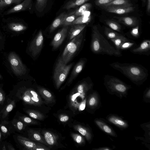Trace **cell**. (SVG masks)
Here are the masks:
<instances>
[{
	"mask_svg": "<svg viewBox=\"0 0 150 150\" xmlns=\"http://www.w3.org/2000/svg\"><path fill=\"white\" fill-rule=\"evenodd\" d=\"M110 65L136 83L143 82L147 79L148 76V70L141 64L135 63L115 62L110 64Z\"/></svg>",
	"mask_w": 150,
	"mask_h": 150,
	"instance_id": "1",
	"label": "cell"
},
{
	"mask_svg": "<svg viewBox=\"0 0 150 150\" xmlns=\"http://www.w3.org/2000/svg\"><path fill=\"white\" fill-rule=\"evenodd\" d=\"M90 47L92 52L96 54H107L117 57L122 55L120 51L110 44L96 25H93L92 28Z\"/></svg>",
	"mask_w": 150,
	"mask_h": 150,
	"instance_id": "2",
	"label": "cell"
},
{
	"mask_svg": "<svg viewBox=\"0 0 150 150\" xmlns=\"http://www.w3.org/2000/svg\"><path fill=\"white\" fill-rule=\"evenodd\" d=\"M84 38L83 32L74 38L66 47L61 57L63 62L67 64L78 51Z\"/></svg>",
	"mask_w": 150,
	"mask_h": 150,
	"instance_id": "3",
	"label": "cell"
},
{
	"mask_svg": "<svg viewBox=\"0 0 150 150\" xmlns=\"http://www.w3.org/2000/svg\"><path fill=\"white\" fill-rule=\"evenodd\" d=\"M72 65V64L67 65L64 63L61 57L58 59L53 74V79L57 88L65 80Z\"/></svg>",
	"mask_w": 150,
	"mask_h": 150,
	"instance_id": "4",
	"label": "cell"
},
{
	"mask_svg": "<svg viewBox=\"0 0 150 150\" xmlns=\"http://www.w3.org/2000/svg\"><path fill=\"white\" fill-rule=\"evenodd\" d=\"M13 137L16 145L20 149L30 150H49L50 149L40 143L35 142L29 138L16 134Z\"/></svg>",
	"mask_w": 150,
	"mask_h": 150,
	"instance_id": "5",
	"label": "cell"
},
{
	"mask_svg": "<svg viewBox=\"0 0 150 150\" xmlns=\"http://www.w3.org/2000/svg\"><path fill=\"white\" fill-rule=\"evenodd\" d=\"M8 57L12 69L16 75L21 76L25 74V67L17 54L12 52L9 54Z\"/></svg>",
	"mask_w": 150,
	"mask_h": 150,
	"instance_id": "6",
	"label": "cell"
},
{
	"mask_svg": "<svg viewBox=\"0 0 150 150\" xmlns=\"http://www.w3.org/2000/svg\"><path fill=\"white\" fill-rule=\"evenodd\" d=\"M105 83L109 87H113L116 91L123 92L127 89V86L122 81L116 77L109 75L104 77Z\"/></svg>",
	"mask_w": 150,
	"mask_h": 150,
	"instance_id": "7",
	"label": "cell"
},
{
	"mask_svg": "<svg viewBox=\"0 0 150 150\" xmlns=\"http://www.w3.org/2000/svg\"><path fill=\"white\" fill-rule=\"evenodd\" d=\"M43 43V37L42 31L40 30L33 40L29 48L32 56L35 57L40 52Z\"/></svg>",
	"mask_w": 150,
	"mask_h": 150,
	"instance_id": "8",
	"label": "cell"
},
{
	"mask_svg": "<svg viewBox=\"0 0 150 150\" xmlns=\"http://www.w3.org/2000/svg\"><path fill=\"white\" fill-rule=\"evenodd\" d=\"M101 7L106 11L118 14H123L132 12L134 11L132 6H102Z\"/></svg>",
	"mask_w": 150,
	"mask_h": 150,
	"instance_id": "9",
	"label": "cell"
},
{
	"mask_svg": "<svg viewBox=\"0 0 150 150\" xmlns=\"http://www.w3.org/2000/svg\"><path fill=\"white\" fill-rule=\"evenodd\" d=\"M0 131L4 140L9 136L11 134H15L16 132L11 121H9L8 120L0 121Z\"/></svg>",
	"mask_w": 150,
	"mask_h": 150,
	"instance_id": "10",
	"label": "cell"
},
{
	"mask_svg": "<svg viewBox=\"0 0 150 150\" xmlns=\"http://www.w3.org/2000/svg\"><path fill=\"white\" fill-rule=\"evenodd\" d=\"M68 26H64L54 35L51 44L54 49L58 48L64 40L68 32Z\"/></svg>",
	"mask_w": 150,
	"mask_h": 150,
	"instance_id": "11",
	"label": "cell"
},
{
	"mask_svg": "<svg viewBox=\"0 0 150 150\" xmlns=\"http://www.w3.org/2000/svg\"><path fill=\"white\" fill-rule=\"evenodd\" d=\"M16 103L14 100L8 97L6 104L0 111V120H7L9 114L14 108Z\"/></svg>",
	"mask_w": 150,
	"mask_h": 150,
	"instance_id": "12",
	"label": "cell"
},
{
	"mask_svg": "<svg viewBox=\"0 0 150 150\" xmlns=\"http://www.w3.org/2000/svg\"><path fill=\"white\" fill-rule=\"evenodd\" d=\"M150 50V40H145L143 41L137 47L133 49L131 52L135 54L148 55Z\"/></svg>",
	"mask_w": 150,
	"mask_h": 150,
	"instance_id": "13",
	"label": "cell"
},
{
	"mask_svg": "<svg viewBox=\"0 0 150 150\" xmlns=\"http://www.w3.org/2000/svg\"><path fill=\"white\" fill-rule=\"evenodd\" d=\"M86 59H82L80 60L75 66L70 77L67 83V85L69 86L77 76L82 71L86 62Z\"/></svg>",
	"mask_w": 150,
	"mask_h": 150,
	"instance_id": "14",
	"label": "cell"
},
{
	"mask_svg": "<svg viewBox=\"0 0 150 150\" xmlns=\"http://www.w3.org/2000/svg\"><path fill=\"white\" fill-rule=\"evenodd\" d=\"M32 0H24L22 3L17 4L9 10L7 14L30 9L32 6Z\"/></svg>",
	"mask_w": 150,
	"mask_h": 150,
	"instance_id": "15",
	"label": "cell"
},
{
	"mask_svg": "<svg viewBox=\"0 0 150 150\" xmlns=\"http://www.w3.org/2000/svg\"><path fill=\"white\" fill-rule=\"evenodd\" d=\"M87 24H77L71 25L69 32L68 37L69 40H71L80 33L84 29Z\"/></svg>",
	"mask_w": 150,
	"mask_h": 150,
	"instance_id": "16",
	"label": "cell"
},
{
	"mask_svg": "<svg viewBox=\"0 0 150 150\" xmlns=\"http://www.w3.org/2000/svg\"><path fill=\"white\" fill-rule=\"evenodd\" d=\"M119 22L130 27H135L138 24L137 18L134 17H116Z\"/></svg>",
	"mask_w": 150,
	"mask_h": 150,
	"instance_id": "17",
	"label": "cell"
},
{
	"mask_svg": "<svg viewBox=\"0 0 150 150\" xmlns=\"http://www.w3.org/2000/svg\"><path fill=\"white\" fill-rule=\"evenodd\" d=\"M27 132L28 138L31 140L47 144L44 137L39 132L30 129L27 130Z\"/></svg>",
	"mask_w": 150,
	"mask_h": 150,
	"instance_id": "18",
	"label": "cell"
},
{
	"mask_svg": "<svg viewBox=\"0 0 150 150\" xmlns=\"http://www.w3.org/2000/svg\"><path fill=\"white\" fill-rule=\"evenodd\" d=\"M67 14L65 12L62 13L50 25V32H53L58 27L61 25L64 20L67 16Z\"/></svg>",
	"mask_w": 150,
	"mask_h": 150,
	"instance_id": "19",
	"label": "cell"
},
{
	"mask_svg": "<svg viewBox=\"0 0 150 150\" xmlns=\"http://www.w3.org/2000/svg\"><path fill=\"white\" fill-rule=\"evenodd\" d=\"M37 89L39 93L47 103H51L55 102L53 96L47 90L39 86L37 87Z\"/></svg>",
	"mask_w": 150,
	"mask_h": 150,
	"instance_id": "20",
	"label": "cell"
},
{
	"mask_svg": "<svg viewBox=\"0 0 150 150\" xmlns=\"http://www.w3.org/2000/svg\"><path fill=\"white\" fill-rule=\"evenodd\" d=\"M11 121L15 131L19 133H23L27 125L22 121L15 117H14Z\"/></svg>",
	"mask_w": 150,
	"mask_h": 150,
	"instance_id": "21",
	"label": "cell"
},
{
	"mask_svg": "<svg viewBox=\"0 0 150 150\" xmlns=\"http://www.w3.org/2000/svg\"><path fill=\"white\" fill-rule=\"evenodd\" d=\"M43 134L47 144L53 146L56 144L57 137L54 134L50 131H45L43 132Z\"/></svg>",
	"mask_w": 150,
	"mask_h": 150,
	"instance_id": "22",
	"label": "cell"
},
{
	"mask_svg": "<svg viewBox=\"0 0 150 150\" xmlns=\"http://www.w3.org/2000/svg\"><path fill=\"white\" fill-rule=\"evenodd\" d=\"M92 7V4L89 3H86L82 5L76 10L69 13L68 15H74L78 16H82L85 11H88Z\"/></svg>",
	"mask_w": 150,
	"mask_h": 150,
	"instance_id": "23",
	"label": "cell"
},
{
	"mask_svg": "<svg viewBox=\"0 0 150 150\" xmlns=\"http://www.w3.org/2000/svg\"><path fill=\"white\" fill-rule=\"evenodd\" d=\"M19 120L22 121L27 125H36L38 124L37 121L17 111L14 117Z\"/></svg>",
	"mask_w": 150,
	"mask_h": 150,
	"instance_id": "24",
	"label": "cell"
},
{
	"mask_svg": "<svg viewBox=\"0 0 150 150\" xmlns=\"http://www.w3.org/2000/svg\"><path fill=\"white\" fill-rule=\"evenodd\" d=\"M89 0H70L67 2L63 8L69 10L83 4Z\"/></svg>",
	"mask_w": 150,
	"mask_h": 150,
	"instance_id": "25",
	"label": "cell"
},
{
	"mask_svg": "<svg viewBox=\"0 0 150 150\" xmlns=\"http://www.w3.org/2000/svg\"><path fill=\"white\" fill-rule=\"evenodd\" d=\"M132 5L133 4L130 2L129 0H114L107 4L101 6V7Z\"/></svg>",
	"mask_w": 150,
	"mask_h": 150,
	"instance_id": "26",
	"label": "cell"
},
{
	"mask_svg": "<svg viewBox=\"0 0 150 150\" xmlns=\"http://www.w3.org/2000/svg\"><path fill=\"white\" fill-rule=\"evenodd\" d=\"M24 111L31 118L34 119L42 120L45 118L44 115L37 111L29 109L24 110Z\"/></svg>",
	"mask_w": 150,
	"mask_h": 150,
	"instance_id": "27",
	"label": "cell"
},
{
	"mask_svg": "<svg viewBox=\"0 0 150 150\" xmlns=\"http://www.w3.org/2000/svg\"><path fill=\"white\" fill-rule=\"evenodd\" d=\"M114 44L115 48L118 51H120V48L122 45L128 40L122 35L114 39L110 40Z\"/></svg>",
	"mask_w": 150,
	"mask_h": 150,
	"instance_id": "28",
	"label": "cell"
},
{
	"mask_svg": "<svg viewBox=\"0 0 150 150\" xmlns=\"http://www.w3.org/2000/svg\"><path fill=\"white\" fill-rule=\"evenodd\" d=\"M104 33L107 38L110 40L122 35L106 27H105L104 28Z\"/></svg>",
	"mask_w": 150,
	"mask_h": 150,
	"instance_id": "29",
	"label": "cell"
},
{
	"mask_svg": "<svg viewBox=\"0 0 150 150\" xmlns=\"http://www.w3.org/2000/svg\"><path fill=\"white\" fill-rule=\"evenodd\" d=\"M8 27L11 30L15 32L21 31L27 29V27L23 24L16 23H10Z\"/></svg>",
	"mask_w": 150,
	"mask_h": 150,
	"instance_id": "30",
	"label": "cell"
},
{
	"mask_svg": "<svg viewBox=\"0 0 150 150\" xmlns=\"http://www.w3.org/2000/svg\"><path fill=\"white\" fill-rule=\"evenodd\" d=\"M91 19V17L90 16H81L78 17L71 25L74 24H87L90 21Z\"/></svg>",
	"mask_w": 150,
	"mask_h": 150,
	"instance_id": "31",
	"label": "cell"
},
{
	"mask_svg": "<svg viewBox=\"0 0 150 150\" xmlns=\"http://www.w3.org/2000/svg\"><path fill=\"white\" fill-rule=\"evenodd\" d=\"M106 24L110 29L117 32H121L122 31L121 25L117 22L110 20H107L105 21Z\"/></svg>",
	"mask_w": 150,
	"mask_h": 150,
	"instance_id": "32",
	"label": "cell"
},
{
	"mask_svg": "<svg viewBox=\"0 0 150 150\" xmlns=\"http://www.w3.org/2000/svg\"><path fill=\"white\" fill-rule=\"evenodd\" d=\"M91 83L88 84L86 81H84L78 85L75 88V91L81 94H83Z\"/></svg>",
	"mask_w": 150,
	"mask_h": 150,
	"instance_id": "33",
	"label": "cell"
},
{
	"mask_svg": "<svg viewBox=\"0 0 150 150\" xmlns=\"http://www.w3.org/2000/svg\"><path fill=\"white\" fill-rule=\"evenodd\" d=\"M78 17L74 15H67L64 20L61 26H66L71 25L72 23Z\"/></svg>",
	"mask_w": 150,
	"mask_h": 150,
	"instance_id": "34",
	"label": "cell"
},
{
	"mask_svg": "<svg viewBox=\"0 0 150 150\" xmlns=\"http://www.w3.org/2000/svg\"><path fill=\"white\" fill-rule=\"evenodd\" d=\"M23 0H0V8L12 4H18Z\"/></svg>",
	"mask_w": 150,
	"mask_h": 150,
	"instance_id": "35",
	"label": "cell"
},
{
	"mask_svg": "<svg viewBox=\"0 0 150 150\" xmlns=\"http://www.w3.org/2000/svg\"><path fill=\"white\" fill-rule=\"evenodd\" d=\"M74 128L75 130L79 132L83 136L86 137H88V133L87 131L82 126L79 125H74Z\"/></svg>",
	"mask_w": 150,
	"mask_h": 150,
	"instance_id": "36",
	"label": "cell"
},
{
	"mask_svg": "<svg viewBox=\"0 0 150 150\" xmlns=\"http://www.w3.org/2000/svg\"><path fill=\"white\" fill-rule=\"evenodd\" d=\"M47 0H36V6L37 9L39 11H42L47 4Z\"/></svg>",
	"mask_w": 150,
	"mask_h": 150,
	"instance_id": "37",
	"label": "cell"
},
{
	"mask_svg": "<svg viewBox=\"0 0 150 150\" xmlns=\"http://www.w3.org/2000/svg\"><path fill=\"white\" fill-rule=\"evenodd\" d=\"M135 43L129 41V40L124 42L121 45L120 50H125L131 48L135 45Z\"/></svg>",
	"mask_w": 150,
	"mask_h": 150,
	"instance_id": "38",
	"label": "cell"
},
{
	"mask_svg": "<svg viewBox=\"0 0 150 150\" xmlns=\"http://www.w3.org/2000/svg\"><path fill=\"white\" fill-rule=\"evenodd\" d=\"M71 137L74 141L77 143L80 144L83 142V137L79 134L72 133L71 134Z\"/></svg>",
	"mask_w": 150,
	"mask_h": 150,
	"instance_id": "39",
	"label": "cell"
},
{
	"mask_svg": "<svg viewBox=\"0 0 150 150\" xmlns=\"http://www.w3.org/2000/svg\"><path fill=\"white\" fill-rule=\"evenodd\" d=\"M6 99V96L4 92L0 87V108H2L4 106Z\"/></svg>",
	"mask_w": 150,
	"mask_h": 150,
	"instance_id": "40",
	"label": "cell"
},
{
	"mask_svg": "<svg viewBox=\"0 0 150 150\" xmlns=\"http://www.w3.org/2000/svg\"><path fill=\"white\" fill-rule=\"evenodd\" d=\"M139 28L138 24L132 28L130 32V33L133 37L136 38L138 37L139 35Z\"/></svg>",
	"mask_w": 150,
	"mask_h": 150,
	"instance_id": "41",
	"label": "cell"
},
{
	"mask_svg": "<svg viewBox=\"0 0 150 150\" xmlns=\"http://www.w3.org/2000/svg\"><path fill=\"white\" fill-rule=\"evenodd\" d=\"M114 0H96L95 1V4L98 6H101L107 4Z\"/></svg>",
	"mask_w": 150,
	"mask_h": 150,
	"instance_id": "42",
	"label": "cell"
},
{
	"mask_svg": "<svg viewBox=\"0 0 150 150\" xmlns=\"http://www.w3.org/2000/svg\"><path fill=\"white\" fill-rule=\"evenodd\" d=\"M59 119L60 121L62 122H65L67 121L69 119V117L66 115L62 114L61 115Z\"/></svg>",
	"mask_w": 150,
	"mask_h": 150,
	"instance_id": "43",
	"label": "cell"
},
{
	"mask_svg": "<svg viewBox=\"0 0 150 150\" xmlns=\"http://www.w3.org/2000/svg\"><path fill=\"white\" fill-rule=\"evenodd\" d=\"M86 100L85 99L79 105V111L83 110L86 107Z\"/></svg>",
	"mask_w": 150,
	"mask_h": 150,
	"instance_id": "44",
	"label": "cell"
},
{
	"mask_svg": "<svg viewBox=\"0 0 150 150\" xmlns=\"http://www.w3.org/2000/svg\"><path fill=\"white\" fill-rule=\"evenodd\" d=\"M96 102V100L93 97L91 98L89 101V104L90 106L94 105Z\"/></svg>",
	"mask_w": 150,
	"mask_h": 150,
	"instance_id": "45",
	"label": "cell"
},
{
	"mask_svg": "<svg viewBox=\"0 0 150 150\" xmlns=\"http://www.w3.org/2000/svg\"><path fill=\"white\" fill-rule=\"evenodd\" d=\"M104 131L106 133H111L112 131L111 129L108 126L105 125L103 127Z\"/></svg>",
	"mask_w": 150,
	"mask_h": 150,
	"instance_id": "46",
	"label": "cell"
},
{
	"mask_svg": "<svg viewBox=\"0 0 150 150\" xmlns=\"http://www.w3.org/2000/svg\"><path fill=\"white\" fill-rule=\"evenodd\" d=\"M115 123L120 125H123L125 124V122L122 121L118 119H115L114 120Z\"/></svg>",
	"mask_w": 150,
	"mask_h": 150,
	"instance_id": "47",
	"label": "cell"
},
{
	"mask_svg": "<svg viewBox=\"0 0 150 150\" xmlns=\"http://www.w3.org/2000/svg\"><path fill=\"white\" fill-rule=\"evenodd\" d=\"M6 147L7 150H15L16 149L13 147L12 145L10 143H6Z\"/></svg>",
	"mask_w": 150,
	"mask_h": 150,
	"instance_id": "48",
	"label": "cell"
},
{
	"mask_svg": "<svg viewBox=\"0 0 150 150\" xmlns=\"http://www.w3.org/2000/svg\"><path fill=\"white\" fill-rule=\"evenodd\" d=\"M146 9L147 12L149 13L150 11V0H147Z\"/></svg>",
	"mask_w": 150,
	"mask_h": 150,
	"instance_id": "49",
	"label": "cell"
},
{
	"mask_svg": "<svg viewBox=\"0 0 150 150\" xmlns=\"http://www.w3.org/2000/svg\"><path fill=\"white\" fill-rule=\"evenodd\" d=\"M4 140L3 137V136L1 134V133L0 131V148L1 147H1L2 143V140Z\"/></svg>",
	"mask_w": 150,
	"mask_h": 150,
	"instance_id": "50",
	"label": "cell"
},
{
	"mask_svg": "<svg viewBox=\"0 0 150 150\" xmlns=\"http://www.w3.org/2000/svg\"><path fill=\"white\" fill-rule=\"evenodd\" d=\"M146 0H142V3H144L146 2Z\"/></svg>",
	"mask_w": 150,
	"mask_h": 150,
	"instance_id": "51",
	"label": "cell"
},
{
	"mask_svg": "<svg viewBox=\"0 0 150 150\" xmlns=\"http://www.w3.org/2000/svg\"><path fill=\"white\" fill-rule=\"evenodd\" d=\"M2 39L1 36L0 35V40Z\"/></svg>",
	"mask_w": 150,
	"mask_h": 150,
	"instance_id": "52",
	"label": "cell"
}]
</instances>
